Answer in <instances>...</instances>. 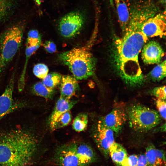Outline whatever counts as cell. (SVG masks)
<instances>
[{"label": "cell", "mask_w": 166, "mask_h": 166, "mask_svg": "<svg viewBox=\"0 0 166 166\" xmlns=\"http://www.w3.org/2000/svg\"><path fill=\"white\" fill-rule=\"evenodd\" d=\"M141 25L129 23L121 38L115 42V59L117 68L124 81L132 86L144 81L138 57L148 38L141 30Z\"/></svg>", "instance_id": "1"}, {"label": "cell", "mask_w": 166, "mask_h": 166, "mask_svg": "<svg viewBox=\"0 0 166 166\" xmlns=\"http://www.w3.org/2000/svg\"><path fill=\"white\" fill-rule=\"evenodd\" d=\"M39 146L30 132L15 129L0 133V166H31Z\"/></svg>", "instance_id": "2"}, {"label": "cell", "mask_w": 166, "mask_h": 166, "mask_svg": "<svg viewBox=\"0 0 166 166\" xmlns=\"http://www.w3.org/2000/svg\"><path fill=\"white\" fill-rule=\"evenodd\" d=\"M59 59L77 80L87 79L94 73L96 60L87 46L75 47L62 52Z\"/></svg>", "instance_id": "3"}, {"label": "cell", "mask_w": 166, "mask_h": 166, "mask_svg": "<svg viewBox=\"0 0 166 166\" xmlns=\"http://www.w3.org/2000/svg\"><path fill=\"white\" fill-rule=\"evenodd\" d=\"M24 28L21 25L14 26L6 30L0 38V79L21 46Z\"/></svg>", "instance_id": "4"}, {"label": "cell", "mask_w": 166, "mask_h": 166, "mask_svg": "<svg viewBox=\"0 0 166 166\" xmlns=\"http://www.w3.org/2000/svg\"><path fill=\"white\" fill-rule=\"evenodd\" d=\"M127 115L130 126L139 132L148 131L161 122V117L157 111L141 104L130 106Z\"/></svg>", "instance_id": "5"}, {"label": "cell", "mask_w": 166, "mask_h": 166, "mask_svg": "<svg viewBox=\"0 0 166 166\" xmlns=\"http://www.w3.org/2000/svg\"><path fill=\"white\" fill-rule=\"evenodd\" d=\"M84 14L79 11H72L63 16L58 22V29L63 37L73 38L81 31L85 21Z\"/></svg>", "instance_id": "6"}, {"label": "cell", "mask_w": 166, "mask_h": 166, "mask_svg": "<svg viewBox=\"0 0 166 166\" xmlns=\"http://www.w3.org/2000/svg\"><path fill=\"white\" fill-rule=\"evenodd\" d=\"M92 135L99 150L105 159H108L109 148L115 142L113 131L98 121L93 128Z\"/></svg>", "instance_id": "7"}, {"label": "cell", "mask_w": 166, "mask_h": 166, "mask_svg": "<svg viewBox=\"0 0 166 166\" xmlns=\"http://www.w3.org/2000/svg\"><path fill=\"white\" fill-rule=\"evenodd\" d=\"M164 13H158L147 19L143 24L141 30L148 37L166 35V15Z\"/></svg>", "instance_id": "8"}, {"label": "cell", "mask_w": 166, "mask_h": 166, "mask_svg": "<svg viewBox=\"0 0 166 166\" xmlns=\"http://www.w3.org/2000/svg\"><path fill=\"white\" fill-rule=\"evenodd\" d=\"M57 166H79L74 142L62 145L57 148L53 157Z\"/></svg>", "instance_id": "9"}, {"label": "cell", "mask_w": 166, "mask_h": 166, "mask_svg": "<svg viewBox=\"0 0 166 166\" xmlns=\"http://www.w3.org/2000/svg\"><path fill=\"white\" fill-rule=\"evenodd\" d=\"M14 78V73L4 92L0 96V120L6 115L22 106L21 103L15 102L13 98Z\"/></svg>", "instance_id": "10"}, {"label": "cell", "mask_w": 166, "mask_h": 166, "mask_svg": "<svg viewBox=\"0 0 166 166\" xmlns=\"http://www.w3.org/2000/svg\"><path fill=\"white\" fill-rule=\"evenodd\" d=\"M127 119V115L124 111L116 108L99 121L103 125L113 130L117 135L121 130Z\"/></svg>", "instance_id": "11"}, {"label": "cell", "mask_w": 166, "mask_h": 166, "mask_svg": "<svg viewBox=\"0 0 166 166\" xmlns=\"http://www.w3.org/2000/svg\"><path fill=\"white\" fill-rule=\"evenodd\" d=\"M143 47L141 58L144 63L153 64L160 62L164 55V52L158 42L150 41Z\"/></svg>", "instance_id": "12"}, {"label": "cell", "mask_w": 166, "mask_h": 166, "mask_svg": "<svg viewBox=\"0 0 166 166\" xmlns=\"http://www.w3.org/2000/svg\"><path fill=\"white\" fill-rule=\"evenodd\" d=\"M74 143L79 166H88L97 160V155L89 145L84 143Z\"/></svg>", "instance_id": "13"}, {"label": "cell", "mask_w": 166, "mask_h": 166, "mask_svg": "<svg viewBox=\"0 0 166 166\" xmlns=\"http://www.w3.org/2000/svg\"><path fill=\"white\" fill-rule=\"evenodd\" d=\"M77 103L76 101H71L60 97L49 119V124L51 130L57 119L64 113L69 111Z\"/></svg>", "instance_id": "14"}, {"label": "cell", "mask_w": 166, "mask_h": 166, "mask_svg": "<svg viewBox=\"0 0 166 166\" xmlns=\"http://www.w3.org/2000/svg\"><path fill=\"white\" fill-rule=\"evenodd\" d=\"M60 84V97L68 100L75 95L79 88L77 79L70 75L62 76Z\"/></svg>", "instance_id": "15"}, {"label": "cell", "mask_w": 166, "mask_h": 166, "mask_svg": "<svg viewBox=\"0 0 166 166\" xmlns=\"http://www.w3.org/2000/svg\"><path fill=\"white\" fill-rule=\"evenodd\" d=\"M145 155L148 166H166L165 152L150 144L146 148Z\"/></svg>", "instance_id": "16"}, {"label": "cell", "mask_w": 166, "mask_h": 166, "mask_svg": "<svg viewBox=\"0 0 166 166\" xmlns=\"http://www.w3.org/2000/svg\"><path fill=\"white\" fill-rule=\"evenodd\" d=\"M119 22L124 34L129 22L130 12L124 0H114Z\"/></svg>", "instance_id": "17"}, {"label": "cell", "mask_w": 166, "mask_h": 166, "mask_svg": "<svg viewBox=\"0 0 166 166\" xmlns=\"http://www.w3.org/2000/svg\"><path fill=\"white\" fill-rule=\"evenodd\" d=\"M109 152V156L117 166H121L122 162L128 156L123 146L115 142L110 147Z\"/></svg>", "instance_id": "18"}, {"label": "cell", "mask_w": 166, "mask_h": 166, "mask_svg": "<svg viewBox=\"0 0 166 166\" xmlns=\"http://www.w3.org/2000/svg\"><path fill=\"white\" fill-rule=\"evenodd\" d=\"M31 91L34 95L46 100L52 99L55 93L54 89L48 87L40 82L34 84L31 87Z\"/></svg>", "instance_id": "19"}, {"label": "cell", "mask_w": 166, "mask_h": 166, "mask_svg": "<svg viewBox=\"0 0 166 166\" xmlns=\"http://www.w3.org/2000/svg\"><path fill=\"white\" fill-rule=\"evenodd\" d=\"M40 46L34 47L26 46V61L21 74L18 81V91L21 92L24 88L25 77L28 61L31 56L36 52Z\"/></svg>", "instance_id": "20"}, {"label": "cell", "mask_w": 166, "mask_h": 166, "mask_svg": "<svg viewBox=\"0 0 166 166\" xmlns=\"http://www.w3.org/2000/svg\"><path fill=\"white\" fill-rule=\"evenodd\" d=\"M166 60L155 67L148 74V76L154 81H159L166 76Z\"/></svg>", "instance_id": "21"}, {"label": "cell", "mask_w": 166, "mask_h": 166, "mask_svg": "<svg viewBox=\"0 0 166 166\" xmlns=\"http://www.w3.org/2000/svg\"><path fill=\"white\" fill-rule=\"evenodd\" d=\"M88 123V115L87 113L79 114L73 120L72 127L73 129L77 132L85 130L87 127Z\"/></svg>", "instance_id": "22"}, {"label": "cell", "mask_w": 166, "mask_h": 166, "mask_svg": "<svg viewBox=\"0 0 166 166\" xmlns=\"http://www.w3.org/2000/svg\"><path fill=\"white\" fill-rule=\"evenodd\" d=\"M61 77V75L58 73H51L42 79V82L47 87L54 89L60 83Z\"/></svg>", "instance_id": "23"}, {"label": "cell", "mask_w": 166, "mask_h": 166, "mask_svg": "<svg viewBox=\"0 0 166 166\" xmlns=\"http://www.w3.org/2000/svg\"><path fill=\"white\" fill-rule=\"evenodd\" d=\"M41 43V37L38 31L35 29L30 30L27 35L26 46H40Z\"/></svg>", "instance_id": "24"}, {"label": "cell", "mask_w": 166, "mask_h": 166, "mask_svg": "<svg viewBox=\"0 0 166 166\" xmlns=\"http://www.w3.org/2000/svg\"><path fill=\"white\" fill-rule=\"evenodd\" d=\"M12 7V0H0V23L8 17Z\"/></svg>", "instance_id": "25"}, {"label": "cell", "mask_w": 166, "mask_h": 166, "mask_svg": "<svg viewBox=\"0 0 166 166\" xmlns=\"http://www.w3.org/2000/svg\"><path fill=\"white\" fill-rule=\"evenodd\" d=\"M69 111L64 113L57 119L52 130L64 127L69 123L71 121L72 117L71 113Z\"/></svg>", "instance_id": "26"}, {"label": "cell", "mask_w": 166, "mask_h": 166, "mask_svg": "<svg viewBox=\"0 0 166 166\" xmlns=\"http://www.w3.org/2000/svg\"><path fill=\"white\" fill-rule=\"evenodd\" d=\"M49 71L47 66L45 64L38 63L34 65L33 72L35 76L40 79H43L48 74Z\"/></svg>", "instance_id": "27"}, {"label": "cell", "mask_w": 166, "mask_h": 166, "mask_svg": "<svg viewBox=\"0 0 166 166\" xmlns=\"http://www.w3.org/2000/svg\"><path fill=\"white\" fill-rule=\"evenodd\" d=\"M150 93L158 99L166 100V86L155 87L150 91Z\"/></svg>", "instance_id": "28"}, {"label": "cell", "mask_w": 166, "mask_h": 166, "mask_svg": "<svg viewBox=\"0 0 166 166\" xmlns=\"http://www.w3.org/2000/svg\"><path fill=\"white\" fill-rule=\"evenodd\" d=\"M156 105L160 117L166 119V100L157 99L156 101Z\"/></svg>", "instance_id": "29"}, {"label": "cell", "mask_w": 166, "mask_h": 166, "mask_svg": "<svg viewBox=\"0 0 166 166\" xmlns=\"http://www.w3.org/2000/svg\"><path fill=\"white\" fill-rule=\"evenodd\" d=\"M138 156L133 154L128 156L121 163V166H137Z\"/></svg>", "instance_id": "30"}, {"label": "cell", "mask_w": 166, "mask_h": 166, "mask_svg": "<svg viewBox=\"0 0 166 166\" xmlns=\"http://www.w3.org/2000/svg\"><path fill=\"white\" fill-rule=\"evenodd\" d=\"M43 46L45 50L48 53H53L56 52V47L53 42L47 41L43 44Z\"/></svg>", "instance_id": "31"}, {"label": "cell", "mask_w": 166, "mask_h": 166, "mask_svg": "<svg viewBox=\"0 0 166 166\" xmlns=\"http://www.w3.org/2000/svg\"><path fill=\"white\" fill-rule=\"evenodd\" d=\"M137 166H148L145 154H141L138 156Z\"/></svg>", "instance_id": "32"}, {"label": "cell", "mask_w": 166, "mask_h": 166, "mask_svg": "<svg viewBox=\"0 0 166 166\" xmlns=\"http://www.w3.org/2000/svg\"><path fill=\"white\" fill-rule=\"evenodd\" d=\"M35 3L38 5H40L42 3V0H33Z\"/></svg>", "instance_id": "33"}, {"label": "cell", "mask_w": 166, "mask_h": 166, "mask_svg": "<svg viewBox=\"0 0 166 166\" xmlns=\"http://www.w3.org/2000/svg\"><path fill=\"white\" fill-rule=\"evenodd\" d=\"M160 3L162 4H164L165 3L166 0H159Z\"/></svg>", "instance_id": "34"}]
</instances>
